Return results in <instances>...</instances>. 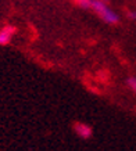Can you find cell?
I'll return each mask as SVG.
<instances>
[{
  "label": "cell",
  "mask_w": 136,
  "mask_h": 151,
  "mask_svg": "<svg viewBox=\"0 0 136 151\" xmlns=\"http://www.w3.org/2000/svg\"><path fill=\"white\" fill-rule=\"evenodd\" d=\"M92 10L99 14L100 18L104 19L107 24H118V21H119L118 15L113 10H110L107 7L106 1H103V0H92Z\"/></svg>",
  "instance_id": "1"
},
{
  "label": "cell",
  "mask_w": 136,
  "mask_h": 151,
  "mask_svg": "<svg viewBox=\"0 0 136 151\" xmlns=\"http://www.w3.org/2000/svg\"><path fill=\"white\" fill-rule=\"evenodd\" d=\"M74 129H75V132H77L78 136H81V137H83V139H88L92 136V128L86 124L77 122V124L74 125Z\"/></svg>",
  "instance_id": "3"
},
{
  "label": "cell",
  "mask_w": 136,
  "mask_h": 151,
  "mask_svg": "<svg viewBox=\"0 0 136 151\" xmlns=\"http://www.w3.org/2000/svg\"><path fill=\"white\" fill-rule=\"evenodd\" d=\"M128 86L131 87L133 92H136V78H133V76H131V78H128Z\"/></svg>",
  "instance_id": "5"
},
{
  "label": "cell",
  "mask_w": 136,
  "mask_h": 151,
  "mask_svg": "<svg viewBox=\"0 0 136 151\" xmlns=\"http://www.w3.org/2000/svg\"><path fill=\"white\" fill-rule=\"evenodd\" d=\"M81 9H85V10H92V0H75Z\"/></svg>",
  "instance_id": "4"
},
{
  "label": "cell",
  "mask_w": 136,
  "mask_h": 151,
  "mask_svg": "<svg viewBox=\"0 0 136 151\" xmlns=\"http://www.w3.org/2000/svg\"><path fill=\"white\" fill-rule=\"evenodd\" d=\"M14 33H15V28L11 27V25H6L4 28H1L0 29V46L9 45L13 39Z\"/></svg>",
  "instance_id": "2"
},
{
  "label": "cell",
  "mask_w": 136,
  "mask_h": 151,
  "mask_svg": "<svg viewBox=\"0 0 136 151\" xmlns=\"http://www.w3.org/2000/svg\"><path fill=\"white\" fill-rule=\"evenodd\" d=\"M128 17L131 19H136V13L135 11H129V13H128Z\"/></svg>",
  "instance_id": "6"
}]
</instances>
